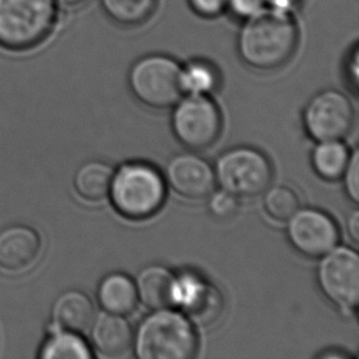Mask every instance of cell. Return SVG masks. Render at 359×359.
<instances>
[{
  "label": "cell",
  "instance_id": "14",
  "mask_svg": "<svg viewBox=\"0 0 359 359\" xmlns=\"http://www.w3.org/2000/svg\"><path fill=\"white\" fill-rule=\"evenodd\" d=\"M135 287L140 301L152 311L168 309L177 304L178 278L165 267H146L139 273Z\"/></svg>",
  "mask_w": 359,
  "mask_h": 359
},
{
  "label": "cell",
  "instance_id": "9",
  "mask_svg": "<svg viewBox=\"0 0 359 359\" xmlns=\"http://www.w3.org/2000/svg\"><path fill=\"white\" fill-rule=\"evenodd\" d=\"M318 276L324 294L342 311L358 306L359 257L355 250L342 247L327 252Z\"/></svg>",
  "mask_w": 359,
  "mask_h": 359
},
{
  "label": "cell",
  "instance_id": "26",
  "mask_svg": "<svg viewBox=\"0 0 359 359\" xmlns=\"http://www.w3.org/2000/svg\"><path fill=\"white\" fill-rule=\"evenodd\" d=\"M195 14L205 19H214L227 10V0H188Z\"/></svg>",
  "mask_w": 359,
  "mask_h": 359
},
{
  "label": "cell",
  "instance_id": "16",
  "mask_svg": "<svg viewBox=\"0 0 359 359\" xmlns=\"http://www.w3.org/2000/svg\"><path fill=\"white\" fill-rule=\"evenodd\" d=\"M52 316L55 325L60 330L81 332L91 326L95 316V308L90 297L78 291L70 290L54 302Z\"/></svg>",
  "mask_w": 359,
  "mask_h": 359
},
{
  "label": "cell",
  "instance_id": "10",
  "mask_svg": "<svg viewBox=\"0 0 359 359\" xmlns=\"http://www.w3.org/2000/svg\"><path fill=\"white\" fill-rule=\"evenodd\" d=\"M288 237L298 252L309 257H320L339 242L335 221L316 209L298 210L290 219Z\"/></svg>",
  "mask_w": 359,
  "mask_h": 359
},
{
  "label": "cell",
  "instance_id": "24",
  "mask_svg": "<svg viewBox=\"0 0 359 359\" xmlns=\"http://www.w3.org/2000/svg\"><path fill=\"white\" fill-rule=\"evenodd\" d=\"M209 208L211 210V212L216 217H219V219H229V217H232L238 211V198L222 190V191L211 195Z\"/></svg>",
  "mask_w": 359,
  "mask_h": 359
},
{
  "label": "cell",
  "instance_id": "2",
  "mask_svg": "<svg viewBox=\"0 0 359 359\" xmlns=\"http://www.w3.org/2000/svg\"><path fill=\"white\" fill-rule=\"evenodd\" d=\"M58 19L55 0H0V48L26 52L48 39Z\"/></svg>",
  "mask_w": 359,
  "mask_h": 359
},
{
  "label": "cell",
  "instance_id": "3",
  "mask_svg": "<svg viewBox=\"0 0 359 359\" xmlns=\"http://www.w3.org/2000/svg\"><path fill=\"white\" fill-rule=\"evenodd\" d=\"M133 342L140 359H190L198 351V336L189 320L168 309L145 318Z\"/></svg>",
  "mask_w": 359,
  "mask_h": 359
},
{
  "label": "cell",
  "instance_id": "17",
  "mask_svg": "<svg viewBox=\"0 0 359 359\" xmlns=\"http://www.w3.org/2000/svg\"><path fill=\"white\" fill-rule=\"evenodd\" d=\"M97 298L104 311L126 316L135 309L137 292L131 278L123 273H111L98 286Z\"/></svg>",
  "mask_w": 359,
  "mask_h": 359
},
{
  "label": "cell",
  "instance_id": "8",
  "mask_svg": "<svg viewBox=\"0 0 359 359\" xmlns=\"http://www.w3.org/2000/svg\"><path fill=\"white\" fill-rule=\"evenodd\" d=\"M304 123L309 135L319 142L340 141L350 134L355 111L350 98L337 90L316 93L306 104Z\"/></svg>",
  "mask_w": 359,
  "mask_h": 359
},
{
  "label": "cell",
  "instance_id": "21",
  "mask_svg": "<svg viewBox=\"0 0 359 359\" xmlns=\"http://www.w3.org/2000/svg\"><path fill=\"white\" fill-rule=\"evenodd\" d=\"M350 154L339 141L321 142L313 154V165L318 175L326 180H336L344 175Z\"/></svg>",
  "mask_w": 359,
  "mask_h": 359
},
{
  "label": "cell",
  "instance_id": "5",
  "mask_svg": "<svg viewBox=\"0 0 359 359\" xmlns=\"http://www.w3.org/2000/svg\"><path fill=\"white\" fill-rule=\"evenodd\" d=\"M131 93L156 109L175 106L184 93L180 64L165 54H147L131 65L128 75Z\"/></svg>",
  "mask_w": 359,
  "mask_h": 359
},
{
  "label": "cell",
  "instance_id": "18",
  "mask_svg": "<svg viewBox=\"0 0 359 359\" xmlns=\"http://www.w3.org/2000/svg\"><path fill=\"white\" fill-rule=\"evenodd\" d=\"M111 165L102 161H90L79 167L74 177V188L83 199L100 201L107 198L113 180Z\"/></svg>",
  "mask_w": 359,
  "mask_h": 359
},
{
  "label": "cell",
  "instance_id": "19",
  "mask_svg": "<svg viewBox=\"0 0 359 359\" xmlns=\"http://www.w3.org/2000/svg\"><path fill=\"white\" fill-rule=\"evenodd\" d=\"M100 3L113 22L133 27L150 19L157 0H100Z\"/></svg>",
  "mask_w": 359,
  "mask_h": 359
},
{
  "label": "cell",
  "instance_id": "7",
  "mask_svg": "<svg viewBox=\"0 0 359 359\" xmlns=\"http://www.w3.org/2000/svg\"><path fill=\"white\" fill-rule=\"evenodd\" d=\"M172 124L177 139L190 150L203 151L219 139L222 119L208 95L189 93L175 104Z\"/></svg>",
  "mask_w": 359,
  "mask_h": 359
},
{
  "label": "cell",
  "instance_id": "13",
  "mask_svg": "<svg viewBox=\"0 0 359 359\" xmlns=\"http://www.w3.org/2000/svg\"><path fill=\"white\" fill-rule=\"evenodd\" d=\"M41 239L34 229L14 224L0 231V267L6 271H22L39 257Z\"/></svg>",
  "mask_w": 359,
  "mask_h": 359
},
{
  "label": "cell",
  "instance_id": "1",
  "mask_svg": "<svg viewBox=\"0 0 359 359\" xmlns=\"http://www.w3.org/2000/svg\"><path fill=\"white\" fill-rule=\"evenodd\" d=\"M298 39L299 31L293 14L269 6L244 20L237 50L249 68L272 72L290 62Z\"/></svg>",
  "mask_w": 359,
  "mask_h": 359
},
{
  "label": "cell",
  "instance_id": "29",
  "mask_svg": "<svg viewBox=\"0 0 359 359\" xmlns=\"http://www.w3.org/2000/svg\"><path fill=\"white\" fill-rule=\"evenodd\" d=\"M347 229H348V234H350L351 239L353 241L355 244H357L359 241V212L358 211H353L352 215L348 219L347 222Z\"/></svg>",
  "mask_w": 359,
  "mask_h": 359
},
{
  "label": "cell",
  "instance_id": "28",
  "mask_svg": "<svg viewBox=\"0 0 359 359\" xmlns=\"http://www.w3.org/2000/svg\"><path fill=\"white\" fill-rule=\"evenodd\" d=\"M267 4L273 9L281 10L285 13L293 14L296 10L301 8L304 0H266Z\"/></svg>",
  "mask_w": 359,
  "mask_h": 359
},
{
  "label": "cell",
  "instance_id": "4",
  "mask_svg": "<svg viewBox=\"0 0 359 359\" xmlns=\"http://www.w3.org/2000/svg\"><path fill=\"white\" fill-rule=\"evenodd\" d=\"M109 194L119 214L131 219H147L165 201V182L152 165L128 163L113 175Z\"/></svg>",
  "mask_w": 359,
  "mask_h": 359
},
{
  "label": "cell",
  "instance_id": "12",
  "mask_svg": "<svg viewBox=\"0 0 359 359\" xmlns=\"http://www.w3.org/2000/svg\"><path fill=\"white\" fill-rule=\"evenodd\" d=\"M190 321L210 326L219 320L224 308V297L216 287L194 277L178 280V299Z\"/></svg>",
  "mask_w": 359,
  "mask_h": 359
},
{
  "label": "cell",
  "instance_id": "27",
  "mask_svg": "<svg viewBox=\"0 0 359 359\" xmlns=\"http://www.w3.org/2000/svg\"><path fill=\"white\" fill-rule=\"evenodd\" d=\"M266 0H227V9L238 19L245 20L265 8Z\"/></svg>",
  "mask_w": 359,
  "mask_h": 359
},
{
  "label": "cell",
  "instance_id": "15",
  "mask_svg": "<svg viewBox=\"0 0 359 359\" xmlns=\"http://www.w3.org/2000/svg\"><path fill=\"white\" fill-rule=\"evenodd\" d=\"M91 339L98 353L104 357H121L130 350L133 330L121 316L104 313L93 323Z\"/></svg>",
  "mask_w": 359,
  "mask_h": 359
},
{
  "label": "cell",
  "instance_id": "30",
  "mask_svg": "<svg viewBox=\"0 0 359 359\" xmlns=\"http://www.w3.org/2000/svg\"><path fill=\"white\" fill-rule=\"evenodd\" d=\"M348 72L353 79V83L357 85L358 83V47L355 46L353 52L350 54V65H348Z\"/></svg>",
  "mask_w": 359,
  "mask_h": 359
},
{
  "label": "cell",
  "instance_id": "11",
  "mask_svg": "<svg viewBox=\"0 0 359 359\" xmlns=\"http://www.w3.org/2000/svg\"><path fill=\"white\" fill-rule=\"evenodd\" d=\"M165 178L175 193L189 200L208 198L216 184L211 165L193 154L175 156L167 165Z\"/></svg>",
  "mask_w": 359,
  "mask_h": 359
},
{
  "label": "cell",
  "instance_id": "6",
  "mask_svg": "<svg viewBox=\"0 0 359 359\" xmlns=\"http://www.w3.org/2000/svg\"><path fill=\"white\" fill-rule=\"evenodd\" d=\"M215 177L224 191L238 199H250L269 189L272 180V168L260 151L250 147H237L219 157Z\"/></svg>",
  "mask_w": 359,
  "mask_h": 359
},
{
  "label": "cell",
  "instance_id": "23",
  "mask_svg": "<svg viewBox=\"0 0 359 359\" xmlns=\"http://www.w3.org/2000/svg\"><path fill=\"white\" fill-rule=\"evenodd\" d=\"M267 214L276 221H288L299 210V199L294 190L277 185L269 189L264 198Z\"/></svg>",
  "mask_w": 359,
  "mask_h": 359
},
{
  "label": "cell",
  "instance_id": "25",
  "mask_svg": "<svg viewBox=\"0 0 359 359\" xmlns=\"http://www.w3.org/2000/svg\"><path fill=\"white\" fill-rule=\"evenodd\" d=\"M345 185L347 194L353 203L359 200V157L358 151H355L348 160L345 172Z\"/></svg>",
  "mask_w": 359,
  "mask_h": 359
},
{
  "label": "cell",
  "instance_id": "22",
  "mask_svg": "<svg viewBox=\"0 0 359 359\" xmlns=\"http://www.w3.org/2000/svg\"><path fill=\"white\" fill-rule=\"evenodd\" d=\"M219 72L214 64L195 59L182 67V85L184 93L208 95L219 86Z\"/></svg>",
  "mask_w": 359,
  "mask_h": 359
},
{
  "label": "cell",
  "instance_id": "20",
  "mask_svg": "<svg viewBox=\"0 0 359 359\" xmlns=\"http://www.w3.org/2000/svg\"><path fill=\"white\" fill-rule=\"evenodd\" d=\"M93 355L86 342L73 331L54 332L39 351L42 359H88Z\"/></svg>",
  "mask_w": 359,
  "mask_h": 359
},
{
  "label": "cell",
  "instance_id": "31",
  "mask_svg": "<svg viewBox=\"0 0 359 359\" xmlns=\"http://www.w3.org/2000/svg\"><path fill=\"white\" fill-rule=\"evenodd\" d=\"M55 1L58 5L73 9V8H78V6H81L85 3H88V0H55Z\"/></svg>",
  "mask_w": 359,
  "mask_h": 359
}]
</instances>
